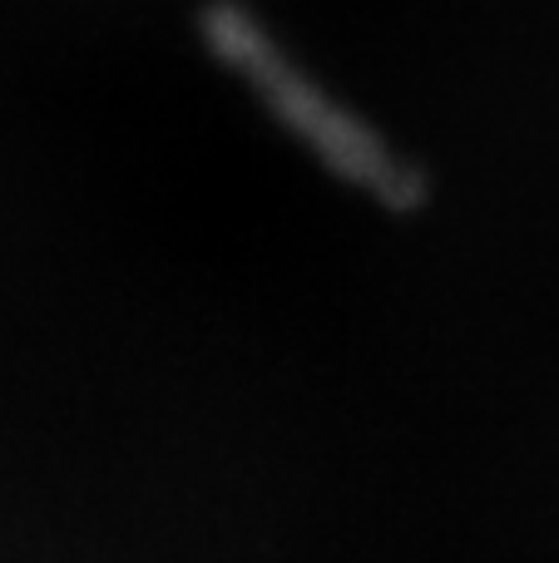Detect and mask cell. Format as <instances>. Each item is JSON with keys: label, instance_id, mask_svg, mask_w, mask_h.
<instances>
[{"label": "cell", "instance_id": "cell-1", "mask_svg": "<svg viewBox=\"0 0 559 563\" xmlns=\"http://www.w3.org/2000/svg\"><path fill=\"white\" fill-rule=\"evenodd\" d=\"M223 40L233 45V55L243 59L248 69H257V79L267 85V95L277 99V104L287 109V114L297 119V124L313 134V144L322 148L332 164H342L352 178H366V184H396V168L382 158V148L372 144V139L362 134L357 124H347L342 114H332V109H317L313 104V95H303V89L293 85V75H283V69L267 59V49L257 45V35H253V25L248 20H233V25H223Z\"/></svg>", "mask_w": 559, "mask_h": 563}]
</instances>
